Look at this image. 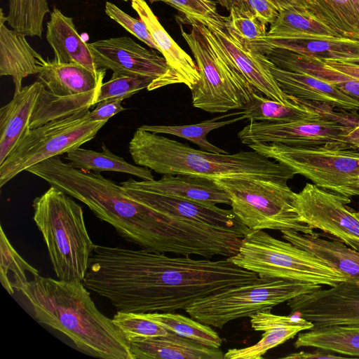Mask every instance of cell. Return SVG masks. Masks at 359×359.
<instances>
[{
    "mask_svg": "<svg viewBox=\"0 0 359 359\" xmlns=\"http://www.w3.org/2000/svg\"><path fill=\"white\" fill-rule=\"evenodd\" d=\"M259 278L228 257L195 259L96 245L83 283L118 311L150 313L185 310L199 299Z\"/></svg>",
    "mask_w": 359,
    "mask_h": 359,
    "instance_id": "cell-1",
    "label": "cell"
},
{
    "mask_svg": "<svg viewBox=\"0 0 359 359\" xmlns=\"http://www.w3.org/2000/svg\"><path fill=\"white\" fill-rule=\"evenodd\" d=\"M86 205L127 241L144 249L205 258L226 257L238 248L232 231L170 217L129 196L123 188L100 172L74 168L57 156L26 169Z\"/></svg>",
    "mask_w": 359,
    "mask_h": 359,
    "instance_id": "cell-2",
    "label": "cell"
},
{
    "mask_svg": "<svg viewBox=\"0 0 359 359\" xmlns=\"http://www.w3.org/2000/svg\"><path fill=\"white\" fill-rule=\"evenodd\" d=\"M20 292L39 323L65 334L86 354L103 359H133L130 342L112 319L97 309L82 281L38 275Z\"/></svg>",
    "mask_w": 359,
    "mask_h": 359,
    "instance_id": "cell-3",
    "label": "cell"
},
{
    "mask_svg": "<svg viewBox=\"0 0 359 359\" xmlns=\"http://www.w3.org/2000/svg\"><path fill=\"white\" fill-rule=\"evenodd\" d=\"M134 162L163 175H191L212 179L250 177L276 181L293 178L288 166L252 150L217 154L195 149L139 128L129 142Z\"/></svg>",
    "mask_w": 359,
    "mask_h": 359,
    "instance_id": "cell-4",
    "label": "cell"
},
{
    "mask_svg": "<svg viewBox=\"0 0 359 359\" xmlns=\"http://www.w3.org/2000/svg\"><path fill=\"white\" fill-rule=\"evenodd\" d=\"M72 198L50 186L34 199L33 219L57 278L83 282L96 245L87 231L82 207Z\"/></svg>",
    "mask_w": 359,
    "mask_h": 359,
    "instance_id": "cell-5",
    "label": "cell"
},
{
    "mask_svg": "<svg viewBox=\"0 0 359 359\" xmlns=\"http://www.w3.org/2000/svg\"><path fill=\"white\" fill-rule=\"evenodd\" d=\"M238 266L264 278H279L334 286L346 280L337 269L315 255L263 230H250L238 252L228 257Z\"/></svg>",
    "mask_w": 359,
    "mask_h": 359,
    "instance_id": "cell-6",
    "label": "cell"
},
{
    "mask_svg": "<svg viewBox=\"0 0 359 359\" xmlns=\"http://www.w3.org/2000/svg\"><path fill=\"white\" fill-rule=\"evenodd\" d=\"M186 19L191 29L186 32L180 26L181 33L201 76L200 81L190 90L193 106L210 113L243 109L256 91L208 37L201 25Z\"/></svg>",
    "mask_w": 359,
    "mask_h": 359,
    "instance_id": "cell-7",
    "label": "cell"
},
{
    "mask_svg": "<svg viewBox=\"0 0 359 359\" xmlns=\"http://www.w3.org/2000/svg\"><path fill=\"white\" fill-rule=\"evenodd\" d=\"M215 180L229 196L234 215L250 230H294L305 234L314 232L302 222L295 207L297 193L286 181L250 177Z\"/></svg>",
    "mask_w": 359,
    "mask_h": 359,
    "instance_id": "cell-8",
    "label": "cell"
},
{
    "mask_svg": "<svg viewBox=\"0 0 359 359\" xmlns=\"http://www.w3.org/2000/svg\"><path fill=\"white\" fill-rule=\"evenodd\" d=\"M323 287L307 282L259 277L255 283L228 287L199 299L185 311L203 324L222 328L231 320L271 309Z\"/></svg>",
    "mask_w": 359,
    "mask_h": 359,
    "instance_id": "cell-9",
    "label": "cell"
},
{
    "mask_svg": "<svg viewBox=\"0 0 359 359\" xmlns=\"http://www.w3.org/2000/svg\"><path fill=\"white\" fill-rule=\"evenodd\" d=\"M252 150L290 168L317 187L351 199L359 196V149L255 144Z\"/></svg>",
    "mask_w": 359,
    "mask_h": 359,
    "instance_id": "cell-10",
    "label": "cell"
},
{
    "mask_svg": "<svg viewBox=\"0 0 359 359\" xmlns=\"http://www.w3.org/2000/svg\"><path fill=\"white\" fill-rule=\"evenodd\" d=\"M89 112L83 109L29 129L0 164V187L29 167L93 139L107 121H93Z\"/></svg>",
    "mask_w": 359,
    "mask_h": 359,
    "instance_id": "cell-11",
    "label": "cell"
},
{
    "mask_svg": "<svg viewBox=\"0 0 359 359\" xmlns=\"http://www.w3.org/2000/svg\"><path fill=\"white\" fill-rule=\"evenodd\" d=\"M357 121L330 118L275 123L250 121L238 134L245 145L282 144L291 147L355 148L348 138Z\"/></svg>",
    "mask_w": 359,
    "mask_h": 359,
    "instance_id": "cell-12",
    "label": "cell"
},
{
    "mask_svg": "<svg viewBox=\"0 0 359 359\" xmlns=\"http://www.w3.org/2000/svg\"><path fill=\"white\" fill-rule=\"evenodd\" d=\"M351 199L307 183L296 194L295 207L302 222L329 233L359 250V218L348 208Z\"/></svg>",
    "mask_w": 359,
    "mask_h": 359,
    "instance_id": "cell-13",
    "label": "cell"
},
{
    "mask_svg": "<svg viewBox=\"0 0 359 359\" xmlns=\"http://www.w3.org/2000/svg\"><path fill=\"white\" fill-rule=\"evenodd\" d=\"M292 313L313 324L359 325V280H344L327 289H318L287 301Z\"/></svg>",
    "mask_w": 359,
    "mask_h": 359,
    "instance_id": "cell-14",
    "label": "cell"
},
{
    "mask_svg": "<svg viewBox=\"0 0 359 359\" xmlns=\"http://www.w3.org/2000/svg\"><path fill=\"white\" fill-rule=\"evenodd\" d=\"M88 46L98 69L154 79L148 90L161 88L168 74V66L163 56L128 36L100 39Z\"/></svg>",
    "mask_w": 359,
    "mask_h": 359,
    "instance_id": "cell-15",
    "label": "cell"
},
{
    "mask_svg": "<svg viewBox=\"0 0 359 359\" xmlns=\"http://www.w3.org/2000/svg\"><path fill=\"white\" fill-rule=\"evenodd\" d=\"M225 20L226 18L222 20L207 18L195 21L201 25L208 37L256 92L282 103L294 102V97L283 93L278 86L266 65L264 56L251 52L232 36L226 27Z\"/></svg>",
    "mask_w": 359,
    "mask_h": 359,
    "instance_id": "cell-16",
    "label": "cell"
},
{
    "mask_svg": "<svg viewBox=\"0 0 359 359\" xmlns=\"http://www.w3.org/2000/svg\"><path fill=\"white\" fill-rule=\"evenodd\" d=\"M120 185L134 199L170 217L232 231L244 236L250 231L232 210L145 191L130 186L125 181L121 182Z\"/></svg>",
    "mask_w": 359,
    "mask_h": 359,
    "instance_id": "cell-17",
    "label": "cell"
},
{
    "mask_svg": "<svg viewBox=\"0 0 359 359\" xmlns=\"http://www.w3.org/2000/svg\"><path fill=\"white\" fill-rule=\"evenodd\" d=\"M129 1L167 62L168 72L161 83V88L182 83L192 89L201 79L196 62L168 34L144 0Z\"/></svg>",
    "mask_w": 359,
    "mask_h": 359,
    "instance_id": "cell-18",
    "label": "cell"
},
{
    "mask_svg": "<svg viewBox=\"0 0 359 359\" xmlns=\"http://www.w3.org/2000/svg\"><path fill=\"white\" fill-rule=\"evenodd\" d=\"M264 57L266 65L285 94L304 100L327 104L343 111L359 110V100L344 93L336 85L306 73L279 68L264 56Z\"/></svg>",
    "mask_w": 359,
    "mask_h": 359,
    "instance_id": "cell-19",
    "label": "cell"
},
{
    "mask_svg": "<svg viewBox=\"0 0 359 359\" xmlns=\"http://www.w3.org/2000/svg\"><path fill=\"white\" fill-rule=\"evenodd\" d=\"M250 51L278 48L320 60L346 61L359 58V41L346 38L318 36H271L241 43Z\"/></svg>",
    "mask_w": 359,
    "mask_h": 359,
    "instance_id": "cell-20",
    "label": "cell"
},
{
    "mask_svg": "<svg viewBox=\"0 0 359 359\" xmlns=\"http://www.w3.org/2000/svg\"><path fill=\"white\" fill-rule=\"evenodd\" d=\"M128 184L145 191L207 204L230 205L229 196L214 179L191 175H163L158 180L136 181Z\"/></svg>",
    "mask_w": 359,
    "mask_h": 359,
    "instance_id": "cell-21",
    "label": "cell"
},
{
    "mask_svg": "<svg viewBox=\"0 0 359 359\" xmlns=\"http://www.w3.org/2000/svg\"><path fill=\"white\" fill-rule=\"evenodd\" d=\"M6 16L0 15V75L10 76L15 86L14 94L22 89V80L37 74L45 59L28 43L26 35L9 29Z\"/></svg>",
    "mask_w": 359,
    "mask_h": 359,
    "instance_id": "cell-22",
    "label": "cell"
},
{
    "mask_svg": "<svg viewBox=\"0 0 359 359\" xmlns=\"http://www.w3.org/2000/svg\"><path fill=\"white\" fill-rule=\"evenodd\" d=\"M43 86L36 81L22 87L0 109V164L29 130V123Z\"/></svg>",
    "mask_w": 359,
    "mask_h": 359,
    "instance_id": "cell-23",
    "label": "cell"
},
{
    "mask_svg": "<svg viewBox=\"0 0 359 359\" xmlns=\"http://www.w3.org/2000/svg\"><path fill=\"white\" fill-rule=\"evenodd\" d=\"M106 69L97 72L76 64L45 60L37 74L38 81L53 95L69 97L99 88L103 83Z\"/></svg>",
    "mask_w": 359,
    "mask_h": 359,
    "instance_id": "cell-24",
    "label": "cell"
},
{
    "mask_svg": "<svg viewBox=\"0 0 359 359\" xmlns=\"http://www.w3.org/2000/svg\"><path fill=\"white\" fill-rule=\"evenodd\" d=\"M46 39L51 46L54 58L61 63L81 65L94 72H99L88 43L79 34L74 19L53 7L46 24Z\"/></svg>",
    "mask_w": 359,
    "mask_h": 359,
    "instance_id": "cell-25",
    "label": "cell"
},
{
    "mask_svg": "<svg viewBox=\"0 0 359 359\" xmlns=\"http://www.w3.org/2000/svg\"><path fill=\"white\" fill-rule=\"evenodd\" d=\"M280 232L284 240L315 255L339 271L346 280H359V250L333 238H322L316 232L311 234L294 230Z\"/></svg>",
    "mask_w": 359,
    "mask_h": 359,
    "instance_id": "cell-26",
    "label": "cell"
},
{
    "mask_svg": "<svg viewBox=\"0 0 359 359\" xmlns=\"http://www.w3.org/2000/svg\"><path fill=\"white\" fill-rule=\"evenodd\" d=\"M130 347L133 359H223L224 354L170 330L165 336L131 341Z\"/></svg>",
    "mask_w": 359,
    "mask_h": 359,
    "instance_id": "cell-27",
    "label": "cell"
},
{
    "mask_svg": "<svg viewBox=\"0 0 359 359\" xmlns=\"http://www.w3.org/2000/svg\"><path fill=\"white\" fill-rule=\"evenodd\" d=\"M295 348L312 347L348 358H359V325H328L300 333Z\"/></svg>",
    "mask_w": 359,
    "mask_h": 359,
    "instance_id": "cell-28",
    "label": "cell"
},
{
    "mask_svg": "<svg viewBox=\"0 0 359 359\" xmlns=\"http://www.w3.org/2000/svg\"><path fill=\"white\" fill-rule=\"evenodd\" d=\"M309 13L341 37L359 41V0H304Z\"/></svg>",
    "mask_w": 359,
    "mask_h": 359,
    "instance_id": "cell-29",
    "label": "cell"
},
{
    "mask_svg": "<svg viewBox=\"0 0 359 359\" xmlns=\"http://www.w3.org/2000/svg\"><path fill=\"white\" fill-rule=\"evenodd\" d=\"M101 152L77 148L66 153L65 158L76 168L89 172L112 171L134 175L144 181L154 180L151 170L128 163L124 158L111 153L103 144Z\"/></svg>",
    "mask_w": 359,
    "mask_h": 359,
    "instance_id": "cell-30",
    "label": "cell"
},
{
    "mask_svg": "<svg viewBox=\"0 0 359 359\" xmlns=\"http://www.w3.org/2000/svg\"><path fill=\"white\" fill-rule=\"evenodd\" d=\"M243 111L233 112L203 121L201 123L182 126L143 125L139 128L155 134H168L187 140L205 151L226 154L207 140L209 132L244 119Z\"/></svg>",
    "mask_w": 359,
    "mask_h": 359,
    "instance_id": "cell-31",
    "label": "cell"
},
{
    "mask_svg": "<svg viewBox=\"0 0 359 359\" xmlns=\"http://www.w3.org/2000/svg\"><path fill=\"white\" fill-rule=\"evenodd\" d=\"M266 35L283 37L310 35L343 38L313 16L307 9L297 8H288L279 11Z\"/></svg>",
    "mask_w": 359,
    "mask_h": 359,
    "instance_id": "cell-32",
    "label": "cell"
},
{
    "mask_svg": "<svg viewBox=\"0 0 359 359\" xmlns=\"http://www.w3.org/2000/svg\"><path fill=\"white\" fill-rule=\"evenodd\" d=\"M146 315L168 330L210 348H219L222 339L209 325L174 312H150Z\"/></svg>",
    "mask_w": 359,
    "mask_h": 359,
    "instance_id": "cell-33",
    "label": "cell"
},
{
    "mask_svg": "<svg viewBox=\"0 0 359 359\" xmlns=\"http://www.w3.org/2000/svg\"><path fill=\"white\" fill-rule=\"evenodd\" d=\"M48 13L47 0H8L6 22L26 36L41 38L43 20Z\"/></svg>",
    "mask_w": 359,
    "mask_h": 359,
    "instance_id": "cell-34",
    "label": "cell"
},
{
    "mask_svg": "<svg viewBox=\"0 0 359 359\" xmlns=\"http://www.w3.org/2000/svg\"><path fill=\"white\" fill-rule=\"evenodd\" d=\"M1 267L0 280L4 287L9 294L15 290L20 291L29 282L26 272L34 277L39 275V271L29 265L13 248L2 227H1Z\"/></svg>",
    "mask_w": 359,
    "mask_h": 359,
    "instance_id": "cell-35",
    "label": "cell"
},
{
    "mask_svg": "<svg viewBox=\"0 0 359 359\" xmlns=\"http://www.w3.org/2000/svg\"><path fill=\"white\" fill-rule=\"evenodd\" d=\"M313 327V324L306 320L301 324L270 328L264 331L262 339L255 344L245 348L229 349L224 354V358L261 359L270 349L292 339L297 333Z\"/></svg>",
    "mask_w": 359,
    "mask_h": 359,
    "instance_id": "cell-36",
    "label": "cell"
},
{
    "mask_svg": "<svg viewBox=\"0 0 359 359\" xmlns=\"http://www.w3.org/2000/svg\"><path fill=\"white\" fill-rule=\"evenodd\" d=\"M129 342L165 336L168 330L145 313L117 311L112 318Z\"/></svg>",
    "mask_w": 359,
    "mask_h": 359,
    "instance_id": "cell-37",
    "label": "cell"
},
{
    "mask_svg": "<svg viewBox=\"0 0 359 359\" xmlns=\"http://www.w3.org/2000/svg\"><path fill=\"white\" fill-rule=\"evenodd\" d=\"M154 81L150 77L113 72L111 78L102 83L100 87L95 104L108 98H128L141 90L147 88Z\"/></svg>",
    "mask_w": 359,
    "mask_h": 359,
    "instance_id": "cell-38",
    "label": "cell"
},
{
    "mask_svg": "<svg viewBox=\"0 0 359 359\" xmlns=\"http://www.w3.org/2000/svg\"><path fill=\"white\" fill-rule=\"evenodd\" d=\"M229 34L241 43L262 38L267 34L266 24L255 15L237 16L229 14L225 20Z\"/></svg>",
    "mask_w": 359,
    "mask_h": 359,
    "instance_id": "cell-39",
    "label": "cell"
},
{
    "mask_svg": "<svg viewBox=\"0 0 359 359\" xmlns=\"http://www.w3.org/2000/svg\"><path fill=\"white\" fill-rule=\"evenodd\" d=\"M105 13L111 19L118 23L130 34L144 43L151 48L159 52V48L145 24L140 19L135 18L116 6L114 4L107 1L104 6Z\"/></svg>",
    "mask_w": 359,
    "mask_h": 359,
    "instance_id": "cell-40",
    "label": "cell"
},
{
    "mask_svg": "<svg viewBox=\"0 0 359 359\" xmlns=\"http://www.w3.org/2000/svg\"><path fill=\"white\" fill-rule=\"evenodd\" d=\"M149 1L151 3L164 2L182 13L185 18L195 20L207 18L222 20L226 18L217 13L216 3L211 0H149Z\"/></svg>",
    "mask_w": 359,
    "mask_h": 359,
    "instance_id": "cell-41",
    "label": "cell"
},
{
    "mask_svg": "<svg viewBox=\"0 0 359 359\" xmlns=\"http://www.w3.org/2000/svg\"><path fill=\"white\" fill-rule=\"evenodd\" d=\"M250 318L252 328L257 332H264L278 326L301 324L306 320L299 316L275 315L271 312V309L258 311Z\"/></svg>",
    "mask_w": 359,
    "mask_h": 359,
    "instance_id": "cell-42",
    "label": "cell"
},
{
    "mask_svg": "<svg viewBox=\"0 0 359 359\" xmlns=\"http://www.w3.org/2000/svg\"><path fill=\"white\" fill-rule=\"evenodd\" d=\"M123 100L122 97L108 98L97 103L95 109L89 112L90 118L96 121H107L111 117L125 110L121 105Z\"/></svg>",
    "mask_w": 359,
    "mask_h": 359,
    "instance_id": "cell-43",
    "label": "cell"
},
{
    "mask_svg": "<svg viewBox=\"0 0 359 359\" xmlns=\"http://www.w3.org/2000/svg\"><path fill=\"white\" fill-rule=\"evenodd\" d=\"M255 13V15L266 25L276 20L279 11L269 0H247Z\"/></svg>",
    "mask_w": 359,
    "mask_h": 359,
    "instance_id": "cell-44",
    "label": "cell"
},
{
    "mask_svg": "<svg viewBox=\"0 0 359 359\" xmlns=\"http://www.w3.org/2000/svg\"><path fill=\"white\" fill-rule=\"evenodd\" d=\"M217 2L226 8L229 14L237 16L250 17L255 15V13L247 0H217Z\"/></svg>",
    "mask_w": 359,
    "mask_h": 359,
    "instance_id": "cell-45",
    "label": "cell"
},
{
    "mask_svg": "<svg viewBox=\"0 0 359 359\" xmlns=\"http://www.w3.org/2000/svg\"><path fill=\"white\" fill-rule=\"evenodd\" d=\"M345 358H346L345 355H337L334 353L319 348L311 352L300 351L283 357L285 359H338Z\"/></svg>",
    "mask_w": 359,
    "mask_h": 359,
    "instance_id": "cell-46",
    "label": "cell"
},
{
    "mask_svg": "<svg viewBox=\"0 0 359 359\" xmlns=\"http://www.w3.org/2000/svg\"><path fill=\"white\" fill-rule=\"evenodd\" d=\"M328 67L359 81V65L343 60H323Z\"/></svg>",
    "mask_w": 359,
    "mask_h": 359,
    "instance_id": "cell-47",
    "label": "cell"
},
{
    "mask_svg": "<svg viewBox=\"0 0 359 359\" xmlns=\"http://www.w3.org/2000/svg\"><path fill=\"white\" fill-rule=\"evenodd\" d=\"M344 93L359 100V81L351 78L335 84Z\"/></svg>",
    "mask_w": 359,
    "mask_h": 359,
    "instance_id": "cell-48",
    "label": "cell"
},
{
    "mask_svg": "<svg viewBox=\"0 0 359 359\" xmlns=\"http://www.w3.org/2000/svg\"><path fill=\"white\" fill-rule=\"evenodd\" d=\"M280 11L288 8H297L299 9H307L304 0H269ZM308 10V9H307Z\"/></svg>",
    "mask_w": 359,
    "mask_h": 359,
    "instance_id": "cell-49",
    "label": "cell"
},
{
    "mask_svg": "<svg viewBox=\"0 0 359 359\" xmlns=\"http://www.w3.org/2000/svg\"><path fill=\"white\" fill-rule=\"evenodd\" d=\"M348 138L354 147L359 149V125L355 126L349 132Z\"/></svg>",
    "mask_w": 359,
    "mask_h": 359,
    "instance_id": "cell-50",
    "label": "cell"
},
{
    "mask_svg": "<svg viewBox=\"0 0 359 359\" xmlns=\"http://www.w3.org/2000/svg\"><path fill=\"white\" fill-rule=\"evenodd\" d=\"M345 62H349V63H351L353 65H359V58L349 59V60H346Z\"/></svg>",
    "mask_w": 359,
    "mask_h": 359,
    "instance_id": "cell-51",
    "label": "cell"
},
{
    "mask_svg": "<svg viewBox=\"0 0 359 359\" xmlns=\"http://www.w3.org/2000/svg\"><path fill=\"white\" fill-rule=\"evenodd\" d=\"M356 215H357L358 217L359 218V208H358V210L356 211Z\"/></svg>",
    "mask_w": 359,
    "mask_h": 359,
    "instance_id": "cell-52",
    "label": "cell"
},
{
    "mask_svg": "<svg viewBox=\"0 0 359 359\" xmlns=\"http://www.w3.org/2000/svg\"><path fill=\"white\" fill-rule=\"evenodd\" d=\"M123 1H128V0H123Z\"/></svg>",
    "mask_w": 359,
    "mask_h": 359,
    "instance_id": "cell-53",
    "label": "cell"
}]
</instances>
